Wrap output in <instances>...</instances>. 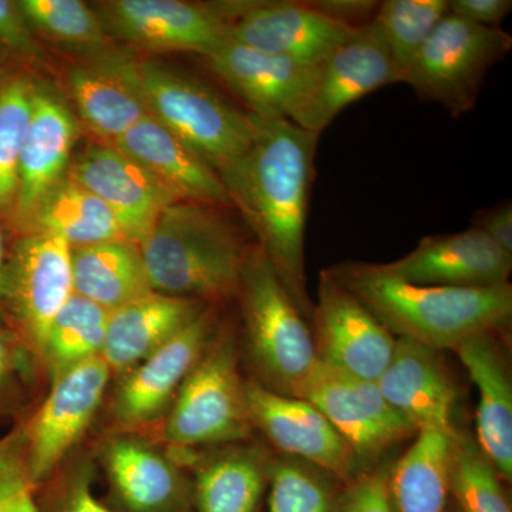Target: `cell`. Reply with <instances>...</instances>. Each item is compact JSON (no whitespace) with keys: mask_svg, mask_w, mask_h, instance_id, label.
I'll list each match as a JSON object with an SVG mask.
<instances>
[{"mask_svg":"<svg viewBox=\"0 0 512 512\" xmlns=\"http://www.w3.org/2000/svg\"><path fill=\"white\" fill-rule=\"evenodd\" d=\"M256 117V116H255ZM258 119L252 146L218 171L232 207L258 238L303 318L312 320L306 288L305 234L320 134L292 121Z\"/></svg>","mask_w":512,"mask_h":512,"instance_id":"cell-1","label":"cell"},{"mask_svg":"<svg viewBox=\"0 0 512 512\" xmlns=\"http://www.w3.org/2000/svg\"><path fill=\"white\" fill-rule=\"evenodd\" d=\"M397 338L434 350H454L510 323L511 284L494 288L414 285L384 274L379 264L342 262L326 269Z\"/></svg>","mask_w":512,"mask_h":512,"instance_id":"cell-2","label":"cell"},{"mask_svg":"<svg viewBox=\"0 0 512 512\" xmlns=\"http://www.w3.org/2000/svg\"><path fill=\"white\" fill-rule=\"evenodd\" d=\"M218 205L177 201L140 244L154 292L202 303L238 295L252 248Z\"/></svg>","mask_w":512,"mask_h":512,"instance_id":"cell-3","label":"cell"},{"mask_svg":"<svg viewBox=\"0 0 512 512\" xmlns=\"http://www.w3.org/2000/svg\"><path fill=\"white\" fill-rule=\"evenodd\" d=\"M252 359L272 392L299 397L319 366L308 322L258 247L249 254L238 295Z\"/></svg>","mask_w":512,"mask_h":512,"instance_id":"cell-4","label":"cell"},{"mask_svg":"<svg viewBox=\"0 0 512 512\" xmlns=\"http://www.w3.org/2000/svg\"><path fill=\"white\" fill-rule=\"evenodd\" d=\"M148 114L221 171L254 143L258 119L214 89L161 62H140Z\"/></svg>","mask_w":512,"mask_h":512,"instance_id":"cell-5","label":"cell"},{"mask_svg":"<svg viewBox=\"0 0 512 512\" xmlns=\"http://www.w3.org/2000/svg\"><path fill=\"white\" fill-rule=\"evenodd\" d=\"M512 49V36L447 15L404 73L421 100L440 104L453 117L476 107L488 70Z\"/></svg>","mask_w":512,"mask_h":512,"instance_id":"cell-6","label":"cell"},{"mask_svg":"<svg viewBox=\"0 0 512 512\" xmlns=\"http://www.w3.org/2000/svg\"><path fill=\"white\" fill-rule=\"evenodd\" d=\"M252 429L234 338L221 333L175 394L165 439L184 448L211 446L247 439Z\"/></svg>","mask_w":512,"mask_h":512,"instance_id":"cell-7","label":"cell"},{"mask_svg":"<svg viewBox=\"0 0 512 512\" xmlns=\"http://www.w3.org/2000/svg\"><path fill=\"white\" fill-rule=\"evenodd\" d=\"M74 295L72 248L62 238L19 234L6 254L0 289L3 323L39 355L53 319Z\"/></svg>","mask_w":512,"mask_h":512,"instance_id":"cell-8","label":"cell"},{"mask_svg":"<svg viewBox=\"0 0 512 512\" xmlns=\"http://www.w3.org/2000/svg\"><path fill=\"white\" fill-rule=\"evenodd\" d=\"M394 83H403L402 72L372 20L313 66L289 121L322 134L350 104Z\"/></svg>","mask_w":512,"mask_h":512,"instance_id":"cell-9","label":"cell"},{"mask_svg":"<svg viewBox=\"0 0 512 512\" xmlns=\"http://www.w3.org/2000/svg\"><path fill=\"white\" fill-rule=\"evenodd\" d=\"M110 39L158 52L208 57L229 42L225 2L111 0L96 9Z\"/></svg>","mask_w":512,"mask_h":512,"instance_id":"cell-10","label":"cell"},{"mask_svg":"<svg viewBox=\"0 0 512 512\" xmlns=\"http://www.w3.org/2000/svg\"><path fill=\"white\" fill-rule=\"evenodd\" d=\"M313 342L322 365L346 376L377 380L392 359L396 338L328 272L320 274L313 305Z\"/></svg>","mask_w":512,"mask_h":512,"instance_id":"cell-11","label":"cell"},{"mask_svg":"<svg viewBox=\"0 0 512 512\" xmlns=\"http://www.w3.org/2000/svg\"><path fill=\"white\" fill-rule=\"evenodd\" d=\"M69 177L96 195L140 245L165 208L181 201L143 165L113 144L96 143L72 158Z\"/></svg>","mask_w":512,"mask_h":512,"instance_id":"cell-12","label":"cell"},{"mask_svg":"<svg viewBox=\"0 0 512 512\" xmlns=\"http://www.w3.org/2000/svg\"><path fill=\"white\" fill-rule=\"evenodd\" d=\"M252 427L261 430L286 457L298 458L329 476L352 480L359 464L348 443L313 404L245 383Z\"/></svg>","mask_w":512,"mask_h":512,"instance_id":"cell-13","label":"cell"},{"mask_svg":"<svg viewBox=\"0 0 512 512\" xmlns=\"http://www.w3.org/2000/svg\"><path fill=\"white\" fill-rule=\"evenodd\" d=\"M113 375L101 356L53 379L49 396L29 431L25 464L36 484L55 470L92 423Z\"/></svg>","mask_w":512,"mask_h":512,"instance_id":"cell-14","label":"cell"},{"mask_svg":"<svg viewBox=\"0 0 512 512\" xmlns=\"http://www.w3.org/2000/svg\"><path fill=\"white\" fill-rule=\"evenodd\" d=\"M79 120L55 87L36 79L33 109L20 153L13 231L22 234L47 192L69 173Z\"/></svg>","mask_w":512,"mask_h":512,"instance_id":"cell-15","label":"cell"},{"mask_svg":"<svg viewBox=\"0 0 512 512\" xmlns=\"http://www.w3.org/2000/svg\"><path fill=\"white\" fill-rule=\"evenodd\" d=\"M67 90L79 124L104 144L116 143L148 114L140 62L111 47L74 64Z\"/></svg>","mask_w":512,"mask_h":512,"instance_id":"cell-16","label":"cell"},{"mask_svg":"<svg viewBox=\"0 0 512 512\" xmlns=\"http://www.w3.org/2000/svg\"><path fill=\"white\" fill-rule=\"evenodd\" d=\"M384 274L414 285L494 288L510 284L512 255L480 229L424 237L409 254L379 264Z\"/></svg>","mask_w":512,"mask_h":512,"instance_id":"cell-17","label":"cell"},{"mask_svg":"<svg viewBox=\"0 0 512 512\" xmlns=\"http://www.w3.org/2000/svg\"><path fill=\"white\" fill-rule=\"evenodd\" d=\"M356 30L323 15L311 2L265 0L248 2L244 12L232 20L229 42L315 66Z\"/></svg>","mask_w":512,"mask_h":512,"instance_id":"cell-18","label":"cell"},{"mask_svg":"<svg viewBox=\"0 0 512 512\" xmlns=\"http://www.w3.org/2000/svg\"><path fill=\"white\" fill-rule=\"evenodd\" d=\"M376 382L387 402L417 433H457L453 423L457 387L439 350L396 338L392 359Z\"/></svg>","mask_w":512,"mask_h":512,"instance_id":"cell-19","label":"cell"},{"mask_svg":"<svg viewBox=\"0 0 512 512\" xmlns=\"http://www.w3.org/2000/svg\"><path fill=\"white\" fill-rule=\"evenodd\" d=\"M214 312L198 316L163 348L148 356L128 373L114 400V417L126 426L156 419L173 402L181 384L211 342Z\"/></svg>","mask_w":512,"mask_h":512,"instance_id":"cell-20","label":"cell"},{"mask_svg":"<svg viewBox=\"0 0 512 512\" xmlns=\"http://www.w3.org/2000/svg\"><path fill=\"white\" fill-rule=\"evenodd\" d=\"M212 72L264 120H289L298 104L313 66L289 57L228 42L205 57Z\"/></svg>","mask_w":512,"mask_h":512,"instance_id":"cell-21","label":"cell"},{"mask_svg":"<svg viewBox=\"0 0 512 512\" xmlns=\"http://www.w3.org/2000/svg\"><path fill=\"white\" fill-rule=\"evenodd\" d=\"M205 303L150 292L110 312L101 359L130 373L205 311Z\"/></svg>","mask_w":512,"mask_h":512,"instance_id":"cell-22","label":"cell"},{"mask_svg":"<svg viewBox=\"0 0 512 512\" xmlns=\"http://www.w3.org/2000/svg\"><path fill=\"white\" fill-rule=\"evenodd\" d=\"M113 146L143 165L181 201L232 207L217 171L151 114Z\"/></svg>","mask_w":512,"mask_h":512,"instance_id":"cell-23","label":"cell"},{"mask_svg":"<svg viewBox=\"0 0 512 512\" xmlns=\"http://www.w3.org/2000/svg\"><path fill=\"white\" fill-rule=\"evenodd\" d=\"M454 352L478 389L477 446L504 480L512 477V384L495 332L481 333Z\"/></svg>","mask_w":512,"mask_h":512,"instance_id":"cell-24","label":"cell"},{"mask_svg":"<svg viewBox=\"0 0 512 512\" xmlns=\"http://www.w3.org/2000/svg\"><path fill=\"white\" fill-rule=\"evenodd\" d=\"M74 295L114 311L153 292L140 245L113 239L72 248Z\"/></svg>","mask_w":512,"mask_h":512,"instance_id":"cell-25","label":"cell"},{"mask_svg":"<svg viewBox=\"0 0 512 512\" xmlns=\"http://www.w3.org/2000/svg\"><path fill=\"white\" fill-rule=\"evenodd\" d=\"M456 434L420 431L412 447L390 466L389 494L394 512H447Z\"/></svg>","mask_w":512,"mask_h":512,"instance_id":"cell-26","label":"cell"},{"mask_svg":"<svg viewBox=\"0 0 512 512\" xmlns=\"http://www.w3.org/2000/svg\"><path fill=\"white\" fill-rule=\"evenodd\" d=\"M26 232L62 238L70 248L126 238L106 204L69 175L42 198Z\"/></svg>","mask_w":512,"mask_h":512,"instance_id":"cell-27","label":"cell"},{"mask_svg":"<svg viewBox=\"0 0 512 512\" xmlns=\"http://www.w3.org/2000/svg\"><path fill=\"white\" fill-rule=\"evenodd\" d=\"M299 399L313 404L328 419L348 443L359 466L376 460L396 444L367 414L345 375L320 362Z\"/></svg>","mask_w":512,"mask_h":512,"instance_id":"cell-28","label":"cell"},{"mask_svg":"<svg viewBox=\"0 0 512 512\" xmlns=\"http://www.w3.org/2000/svg\"><path fill=\"white\" fill-rule=\"evenodd\" d=\"M106 466L124 503L136 512H156L177 500L181 480L170 461L134 440L107 446Z\"/></svg>","mask_w":512,"mask_h":512,"instance_id":"cell-29","label":"cell"},{"mask_svg":"<svg viewBox=\"0 0 512 512\" xmlns=\"http://www.w3.org/2000/svg\"><path fill=\"white\" fill-rule=\"evenodd\" d=\"M269 461L256 448H234L211 458L195 483L200 512H256L261 503Z\"/></svg>","mask_w":512,"mask_h":512,"instance_id":"cell-30","label":"cell"},{"mask_svg":"<svg viewBox=\"0 0 512 512\" xmlns=\"http://www.w3.org/2000/svg\"><path fill=\"white\" fill-rule=\"evenodd\" d=\"M36 79L22 69H0V221L12 224L20 153L33 109Z\"/></svg>","mask_w":512,"mask_h":512,"instance_id":"cell-31","label":"cell"},{"mask_svg":"<svg viewBox=\"0 0 512 512\" xmlns=\"http://www.w3.org/2000/svg\"><path fill=\"white\" fill-rule=\"evenodd\" d=\"M110 312L92 301L73 295L57 313L40 349L53 379L66 370L101 355Z\"/></svg>","mask_w":512,"mask_h":512,"instance_id":"cell-32","label":"cell"},{"mask_svg":"<svg viewBox=\"0 0 512 512\" xmlns=\"http://www.w3.org/2000/svg\"><path fill=\"white\" fill-rule=\"evenodd\" d=\"M36 36L92 56L109 49L107 35L96 9L80 0H16Z\"/></svg>","mask_w":512,"mask_h":512,"instance_id":"cell-33","label":"cell"},{"mask_svg":"<svg viewBox=\"0 0 512 512\" xmlns=\"http://www.w3.org/2000/svg\"><path fill=\"white\" fill-rule=\"evenodd\" d=\"M448 15L447 0H384L375 23L402 76L436 26Z\"/></svg>","mask_w":512,"mask_h":512,"instance_id":"cell-34","label":"cell"},{"mask_svg":"<svg viewBox=\"0 0 512 512\" xmlns=\"http://www.w3.org/2000/svg\"><path fill=\"white\" fill-rule=\"evenodd\" d=\"M450 493L460 512H511L500 474L476 440L460 431L451 454Z\"/></svg>","mask_w":512,"mask_h":512,"instance_id":"cell-35","label":"cell"},{"mask_svg":"<svg viewBox=\"0 0 512 512\" xmlns=\"http://www.w3.org/2000/svg\"><path fill=\"white\" fill-rule=\"evenodd\" d=\"M328 476L298 458L282 456L269 461L268 512H338Z\"/></svg>","mask_w":512,"mask_h":512,"instance_id":"cell-36","label":"cell"},{"mask_svg":"<svg viewBox=\"0 0 512 512\" xmlns=\"http://www.w3.org/2000/svg\"><path fill=\"white\" fill-rule=\"evenodd\" d=\"M32 485L18 451L0 444V512H37Z\"/></svg>","mask_w":512,"mask_h":512,"instance_id":"cell-37","label":"cell"},{"mask_svg":"<svg viewBox=\"0 0 512 512\" xmlns=\"http://www.w3.org/2000/svg\"><path fill=\"white\" fill-rule=\"evenodd\" d=\"M0 50L22 62H39L43 49L18 3L0 0Z\"/></svg>","mask_w":512,"mask_h":512,"instance_id":"cell-38","label":"cell"},{"mask_svg":"<svg viewBox=\"0 0 512 512\" xmlns=\"http://www.w3.org/2000/svg\"><path fill=\"white\" fill-rule=\"evenodd\" d=\"M389 464L353 481L338 512H394L389 494Z\"/></svg>","mask_w":512,"mask_h":512,"instance_id":"cell-39","label":"cell"},{"mask_svg":"<svg viewBox=\"0 0 512 512\" xmlns=\"http://www.w3.org/2000/svg\"><path fill=\"white\" fill-rule=\"evenodd\" d=\"M448 15L487 28H498L511 12V0H447Z\"/></svg>","mask_w":512,"mask_h":512,"instance_id":"cell-40","label":"cell"},{"mask_svg":"<svg viewBox=\"0 0 512 512\" xmlns=\"http://www.w3.org/2000/svg\"><path fill=\"white\" fill-rule=\"evenodd\" d=\"M311 3L323 15L353 29L372 22L380 5L373 0H311Z\"/></svg>","mask_w":512,"mask_h":512,"instance_id":"cell-41","label":"cell"},{"mask_svg":"<svg viewBox=\"0 0 512 512\" xmlns=\"http://www.w3.org/2000/svg\"><path fill=\"white\" fill-rule=\"evenodd\" d=\"M471 227L483 231L503 251L512 255V204L505 201L493 208L476 212Z\"/></svg>","mask_w":512,"mask_h":512,"instance_id":"cell-42","label":"cell"},{"mask_svg":"<svg viewBox=\"0 0 512 512\" xmlns=\"http://www.w3.org/2000/svg\"><path fill=\"white\" fill-rule=\"evenodd\" d=\"M18 348L13 333L0 325V389L9 382L18 366Z\"/></svg>","mask_w":512,"mask_h":512,"instance_id":"cell-43","label":"cell"},{"mask_svg":"<svg viewBox=\"0 0 512 512\" xmlns=\"http://www.w3.org/2000/svg\"><path fill=\"white\" fill-rule=\"evenodd\" d=\"M64 512H113L109 508L104 507L103 504L97 500L90 491L89 484L86 481H80L74 487L72 494H70L69 501H67L66 511Z\"/></svg>","mask_w":512,"mask_h":512,"instance_id":"cell-44","label":"cell"},{"mask_svg":"<svg viewBox=\"0 0 512 512\" xmlns=\"http://www.w3.org/2000/svg\"><path fill=\"white\" fill-rule=\"evenodd\" d=\"M6 254H8V248H6L5 245V235H3L2 221H0V289H2L3 269H5ZM0 325H5V323H3L2 309H0Z\"/></svg>","mask_w":512,"mask_h":512,"instance_id":"cell-45","label":"cell"}]
</instances>
